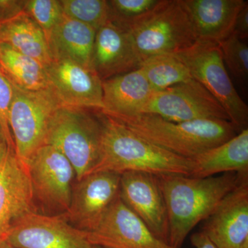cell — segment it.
I'll list each match as a JSON object with an SVG mask.
<instances>
[{"label":"cell","mask_w":248,"mask_h":248,"mask_svg":"<svg viewBox=\"0 0 248 248\" xmlns=\"http://www.w3.org/2000/svg\"><path fill=\"white\" fill-rule=\"evenodd\" d=\"M102 143L99 161L91 173L143 172L156 176L189 177L192 161L147 141L101 111Z\"/></svg>","instance_id":"cell-1"},{"label":"cell","mask_w":248,"mask_h":248,"mask_svg":"<svg viewBox=\"0 0 248 248\" xmlns=\"http://www.w3.org/2000/svg\"><path fill=\"white\" fill-rule=\"evenodd\" d=\"M157 177L169 215V244L175 248H182L192 229L208 218L239 182L235 172L207 178Z\"/></svg>","instance_id":"cell-2"},{"label":"cell","mask_w":248,"mask_h":248,"mask_svg":"<svg viewBox=\"0 0 248 248\" xmlns=\"http://www.w3.org/2000/svg\"><path fill=\"white\" fill-rule=\"evenodd\" d=\"M112 118L147 141L188 159L219 146L238 134L232 124L226 120L174 122L150 114Z\"/></svg>","instance_id":"cell-3"},{"label":"cell","mask_w":248,"mask_h":248,"mask_svg":"<svg viewBox=\"0 0 248 248\" xmlns=\"http://www.w3.org/2000/svg\"><path fill=\"white\" fill-rule=\"evenodd\" d=\"M100 110L61 107L49 122L45 145L58 150L74 168L76 181L89 174L101 154Z\"/></svg>","instance_id":"cell-4"},{"label":"cell","mask_w":248,"mask_h":248,"mask_svg":"<svg viewBox=\"0 0 248 248\" xmlns=\"http://www.w3.org/2000/svg\"><path fill=\"white\" fill-rule=\"evenodd\" d=\"M141 64L156 55L174 54L197 41L182 0H160L146 14L125 27Z\"/></svg>","instance_id":"cell-5"},{"label":"cell","mask_w":248,"mask_h":248,"mask_svg":"<svg viewBox=\"0 0 248 248\" xmlns=\"http://www.w3.org/2000/svg\"><path fill=\"white\" fill-rule=\"evenodd\" d=\"M173 55L187 66L193 79L221 104L236 133L248 129L247 104L232 82L218 44L197 40L189 48Z\"/></svg>","instance_id":"cell-6"},{"label":"cell","mask_w":248,"mask_h":248,"mask_svg":"<svg viewBox=\"0 0 248 248\" xmlns=\"http://www.w3.org/2000/svg\"><path fill=\"white\" fill-rule=\"evenodd\" d=\"M61 107L58 98L49 88L31 91L14 86L9 127L16 155L24 164L37 150L45 145L50 119Z\"/></svg>","instance_id":"cell-7"},{"label":"cell","mask_w":248,"mask_h":248,"mask_svg":"<svg viewBox=\"0 0 248 248\" xmlns=\"http://www.w3.org/2000/svg\"><path fill=\"white\" fill-rule=\"evenodd\" d=\"M26 166L37 212L64 215L71 204L73 182L76 179L70 161L56 148L44 145L31 156Z\"/></svg>","instance_id":"cell-8"},{"label":"cell","mask_w":248,"mask_h":248,"mask_svg":"<svg viewBox=\"0 0 248 248\" xmlns=\"http://www.w3.org/2000/svg\"><path fill=\"white\" fill-rule=\"evenodd\" d=\"M141 114L156 115L174 122L199 120L230 122L221 104L195 79L153 93Z\"/></svg>","instance_id":"cell-9"},{"label":"cell","mask_w":248,"mask_h":248,"mask_svg":"<svg viewBox=\"0 0 248 248\" xmlns=\"http://www.w3.org/2000/svg\"><path fill=\"white\" fill-rule=\"evenodd\" d=\"M37 212L27 166L14 147L0 143V246L7 242L16 222L30 212Z\"/></svg>","instance_id":"cell-10"},{"label":"cell","mask_w":248,"mask_h":248,"mask_svg":"<svg viewBox=\"0 0 248 248\" xmlns=\"http://www.w3.org/2000/svg\"><path fill=\"white\" fill-rule=\"evenodd\" d=\"M7 242L16 248H92L86 232L63 215L30 212L15 223Z\"/></svg>","instance_id":"cell-11"},{"label":"cell","mask_w":248,"mask_h":248,"mask_svg":"<svg viewBox=\"0 0 248 248\" xmlns=\"http://www.w3.org/2000/svg\"><path fill=\"white\" fill-rule=\"evenodd\" d=\"M120 177L115 172H97L77 181L63 217L81 231H92L120 196Z\"/></svg>","instance_id":"cell-12"},{"label":"cell","mask_w":248,"mask_h":248,"mask_svg":"<svg viewBox=\"0 0 248 248\" xmlns=\"http://www.w3.org/2000/svg\"><path fill=\"white\" fill-rule=\"evenodd\" d=\"M86 233L90 244L103 248H175L156 237L120 196L99 224Z\"/></svg>","instance_id":"cell-13"},{"label":"cell","mask_w":248,"mask_h":248,"mask_svg":"<svg viewBox=\"0 0 248 248\" xmlns=\"http://www.w3.org/2000/svg\"><path fill=\"white\" fill-rule=\"evenodd\" d=\"M120 197L156 237L169 244V215L157 176L143 172L123 173Z\"/></svg>","instance_id":"cell-14"},{"label":"cell","mask_w":248,"mask_h":248,"mask_svg":"<svg viewBox=\"0 0 248 248\" xmlns=\"http://www.w3.org/2000/svg\"><path fill=\"white\" fill-rule=\"evenodd\" d=\"M45 69L62 107L102 110V81L92 70L68 60H52Z\"/></svg>","instance_id":"cell-15"},{"label":"cell","mask_w":248,"mask_h":248,"mask_svg":"<svg viewBox=\"0 0 248 248\" xmlns=\"http://www.w3.org/2000/svg\"><path fill=\"white\" fill-rule=\"evenodd\" d=\"M238 177L201 231L217 248H248V176Z\"/></svg>","instance_id":"cell-16"},{"label":"cell","mask_w":248,"mask_h":248,"mask_svg":"<svg viewBox=\"0 0 248 248\" xmlns=\"http://www.w3.org/2000/svg\"><path fill=\"white\" fill-rule=\"evenodd\" d=\"M140 66L126 29L108 21L96 31L92 69L102 81L139 69Z\"/></svg>","instance_id":"cell-17"},{"label":"cell","mask_w":248,"mask_h":248,"mask_svg":"<svg viewBox=\"0 0 248 248\" xmlns=\"http://www.w3.org/2000/svg\"><path fill=\"white\" fill-rule=\"evenodd\" d=\"M197 40L219 44L234 32L245 0H182Z\"/></svg>","instance_id":"cell-18"},{"label":"cell","mask_w":248,"mask_h":248,"mask_svg":"<svg viewBox=\"0 0 248 248\" xmlns=\"http://www.w3.org/2000/svg\"><path fill=\"white\" fill-rule=\"evenodd\" d=\"M102 89L101 111L111 117L140 115L154 93L140 68L103 80Z\"/></svg>","instance_id":"cell-19"},{"label":"cell","mask_w":248,"mask_h":248,"mask_svg":"<svg viewBox=\"0 0 248 248\" xmlns=\"http://www.w3.org/2000/svg\"><path fill=\"white\" fill-rule=\"evenodd\" d=\"M96 31L89 25L67 17L46 36L52 60H68L92 70Z\"/></svg>","instance_id":"cell-20"},{"label":"cell","mask_w":248,"mask_h":248,"mask_svg":"<svg viewBox=\"0 0 248 248\" xmlns=\"http://www.w3.org/2000/svg\"><path fill=\"white\" fill-rule=\"evenodd\" d=\"M191 161L190 177L207 178L227 172L248 176V129Z\"/></svg>","instance_id":"cell-21"},{"label":"cell","mask_w":248,"mask_h":248,"mask_svg":"<svg viewBox=\"0 0 248 248\" xmlns=\"http://www.w3.org/2000/svg\"><path fill=\"white\" fill-rule=\"evenodd\" d=\"M0 42L35 59L45 66L52 62L45 32L25 13L0 24Z\"/></svg>","instance_id":"cell-22"},{"label":"cell","mask_w":248,"mask_h":248,"mask_svg":"<svg viewBox=\"0 0 248 248\" xmlns=\"http://www.w3.org/2000/svg\"><path fill=\"white\" fill-rule=\"evenodd\" d=\"M0 70L19 89L35 91L48 89L45 66L35 59L0 42Z\"/></svg>","instance_id":"cell-23"},{"label":"cell","mask_w":248,"mask_h":248,"mask_svg":"<svg viewBox=\"0 0 248 248\" xmlns=\"http://www.w3.org/2000/svg\"><path fill=\"white\" fill-rule=\"evenodd\" d=\"M153 92L163 91L193 79L187 66L173 54L147 59L140 67Z\"/></svg>","instance_id":"cell-24"},{"label":"cell","mask_w":248,"mask_h":248,"mask_svg":"<svg viewBox=\"0 0 248 248\" xmlns=\"http://www.w3.org/2000/svg\"><path fill=\"white\" fill-rule=\"evenodd\" d=\"M63 14L96 31L110 20L107 0H62Z\"/></svg>","instance_id":"cell-25"},{"label":"cell","mask_w":248,"mask_h":248,"mask_svg":"<svg viewBox=\"0 0 248 248\" xmlns=\"http://www.w3.org/2000/svg\"><path fill=\"white\" fill-rule=\"evenodd\" d=\"M225 66L241 82L248 78V46L245 40H241L233 32L229 37L219 44Z\"/></svg>","instance_id":"cell-26"},{"label":"cell","mask_w":248,"mask_h":248,"mask_svg":"<svg viewBox=\"0 0 248 248\" xmlns=\"http://www.w3.org/2000/svg\"><path fill=\"white\" fill-rule=\"evenodd\" d=\"M24 13L42 28L46 37L63 16L61 1L58 0H27Z\"/></svg>","instance_id":"cell-27"},{"label":"cell","mask_w":248,"mask_h":248,"mask_svg":"<svg viewBox=\"0 0 248 248\" xmlns=\"http://www.w3.org/2000/svg\"><path fill=\"white\" fill-rule=\"evenodd\" d=\"M160 0H110V22L122 27L146 14L159 2Z\"/></svg>","instance_id":"cell-28"},{"label":"cell","mask_w":248,"mask_h":248,"mask_svg":"<svg viewBox=\"0 0 248 248\" xmlns=\"http://www.w3.org/2000/svg\"><path fill=\"white\" fill-rule=\"evenodd\" d=\"M13 98L14 86L0 70V125L4 132L6 143L15 148L9 123V111Z\"/></svg>","instance_id":"cell-29"},{"label":"cell","mask_w":248,"mask_h":248,"mask_svg":"<svg viewBox=\"0 0 248 248\" xmlns=\"http://www.w3.org/2000/svg\"><path fill=\"white\" fill-rule=\"evenodd\" d=\"M25 6V0H0V24L24 13Z\"/></svg>","instance_id":"cell-30"},{"label":"cell","mask_w":248,"mask_h":248,"mask_svg":"<svg viewBox=\"0 0 248 248\" xmlns=\"http://www.w3.org/2000/svg\"><path fill=\"white\" fill-rule=\"evenodd\" d=\"M234 33L241 40H246L248 37V3L241 10L236 17Z\"/></svg>","instance_id":"cell-31"},{"label":"cell","mask_w":248,"mask_h":248,"mask_svg":"<svg viewBox=\"0 0 248 248\" xmlns=\"http://www.w3.org/2000/svg\"><path fill=\"white\" fill-rule=\"evenodd\" d=\"M190 241L195 248H217L202 232L194 233L190 236Z\"/></svg>","instance_id":"cell-32"},{"label":"cell","mask_w":248,"mask_h":248,"mask_svg":"<svg viewBox=\"0 0 248 248\" xmlns=\"http://www.w3.org/2000/svg\"><path fill=\"white\" fill-rule=\"evenodd\" d=\"M4 141H6V140H5L4 132H3L2 128H1V125H0V143Z\"/></svg>","instance_id":"cell-33"},{"label":"cell","mask_w":248,"mask_h":248,"mask_svg":"<svg viewBox=\"0 0 248 248\" xmlns=\"http://www.w3.org/2000/svg\"><path fill=\"white\" fill-rule=\"evenodd\" d=\"M0 248H15L14 246H11V244H9V243L6 242L5 244H3L2 246H0Z\"/></svg>","instance_id":"cell-34"},{"label":"cell","mask_w":248,"mask_h":248,"mask_svg":"<svg viewBox=\"0 0 248 248\" xmlns=\"http://www.w3.org/2000/svg\"><path fill=\"white\" fill-rule=\"evenodd\" d=\"M92 248H103L99 247V246H93Z\"/></svg>","instance_id":"cell-35"}]
</instances>
